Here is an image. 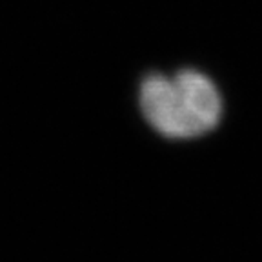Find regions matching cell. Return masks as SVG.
<instances>
[{
  "label": "cell",
  "instance_id": "cell-1",
  "mask_svg": "<svg viewBox=\"0 0 262 262\" xmlns=\"http://www.w3.org/2000/svg\"><path fill=\"white\" fill-rule=\"evenodd\" d=\"M139 104L147 124L168 139H195L215 129L222 117V98L204 73L182 70L147 75Z\"/></svg>",
  "mask_w": 262,
  "mask_h": 262
}]
</instances>
